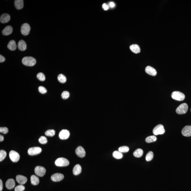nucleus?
<instances>
[{
  "label": "nucleus",
  "mask_w": 191,
  "mask_h": 191,
  "mask_svg": "<svg viewBox=\"0 0 191 191\" xmlns=\"http://www.w3.org/2000/svg\"><path fill=\"white\" fill-rule=\"evenodd\" d=\"M7 156V153L5 151L3 150L0 151V162H1Z\"/></svg>",
  "instance_id": "nucleus-31"
},
{
  "label": "nucleus",
  "mask_w": 191,
  "mask_h": 191,
  "mask_svg": "<svg viewBox=\"0 0 191 191\" xmlns=\"http://www.w3.org/2000/svg\"><path fill=\"white\" fill-rule=\"evenodd\" d=\"M69 92L67 91H64L62 92L61 95V97L63 99H67L69 97Z\"/></svg>",
  "instance_id": "nucleus-36"
},
{
  "label": "nucleus",
  "mask_w": 191,
  "mask_h": 191,
  "mask_svg": "<svg viewBox=\"0 0 191 191\" xmlns=\"http://www.w3.org/2000/svg\"><path fill=\"white\" fill-rule=\"evenodd\" d=\"M145 71L146 73L151 76H155L157 74L156 70L154 68L150 66H147L145 68Z\"/></svg>",
  "instance_id": "nucleus-14"
},
{
  "label": "nucleus",
  "mask_w": 191,
  "mask_h": 191,
  "mask_svg": "<svg viewBox=\"0 0 191 191\" xmlns=\"http://www.w3.org/2000/svg\"><path fill=\"white\" fill-rule=\"evenodd\" d=\"M37 76L38 79L41 81H44L45 80V76L42 73H39L38 74Z\"/></svg>",
  "instance_id": "nucleus-33"
},
{
  "label": "nucleus",
  "mask_w": 191,
  "mask_h": 191,
  "mask_svg": "<svg viewBox=\"0 0 191 191\" xmlns=\"http://www.w3.org/2000/svg\"><path fill=\"white\" fill-rule=\"evenodd\" d=\"M30 30V26L28 23H24L21 27V33L24 36L28 35L29 33Z\"/></svg>",
  "instance_id": "nucleus-9"
},
{
  "label": "nucleus",
  "mask_w": 191,
  "mask_h": 191,
  "mask_svg": "<svg viewBox=\"0 0 191 191\" xmlns=\"http://www.w3.org/2000/svg\"><path fill=\"white\" fill-rule=\"evenodd\" d=\"M9 157L12 162H18L20 158V156L18 152L14 151H11L9 153Z\"/></svg>",
  "instance_id": "nucleus-8"
},
{
  "label": "nucleus",
  "mask_w": 191,
  "mask_h": 191,
  "mask_svg": "<svg viewBox=\"0 0 191 191\" xmlns=\"http://www.w3.org/2000/svg\"><path fill=\"white\" fill-rule=\"evenodd\" d=\"M3 188V184L2 181L0 180V191H2Z\"/></svg>",
  "instance_id": "nucleus-41"
},
{
  "label": "nucleus",
  "mask_w": 191,
  "mask_h": 191,
  "mask_svg": "<svg viewBox=\"0 0 191 191\" xmlns=\"http://www.w3.org/2000/svg\"><path fill=\"white\" fill-rule=\"evenodd\" d=\"M76 153L77 156L80 158H84L86 154V152L84 149L81 146H79L76 148Z\"/></svg>",
  "instance_id": "nucleus-13"
},
{
  "label": "nucleus",
  "mask_w": 191,
  "mask_h": 191,
  "mask_svg": "<svg viewBox=\"0 0 191 191\" xmlns=\"http://www.w3.org/2000/svg\"><path fill=\"white\" fill-rule=\"evenodd\" d=\"M25 187L23 185L20 184L16 186L15 189V191H23L25 190Z\"/></svg>",
  "instance_id": "nucleus-35"
},
{
  "label": "nucleus",
  "mask_w": 191,
  "mask_h": 191,
  "mask_svg": "<svg viewBox=\"0 0 191 191\" xmlns=\"http://www.w3.org/2000/svg\"><path fill=\"white\" fill-rule=\"evenodd\" d=\"M143 151L141 149H138L134 151L133 153L134 155L136 158H140L143 154Z\"/></svg>",
  "instance_id": "nucleus-25"
},
{
  "label": "nucleus",
  "mask_w": 191,
  "mask_h": 191,
  "mask_svg": "<svg viewBox=\"0 0 191 191\" xmlns=\"http://www.w3.org/2000/svg\"><path fill=\"white\" fill-rule=\"evenodd\" d=\"M16 180L20 184L23 185L26 183L27 181V179L26 177L22 175H18L16 176Z\"/></svg>",
  "instance_id": "nucleus-15"
},
{
  "label": "nucleus",
  "mask_w": 191,
  "mask_h": 191,
  "mask_svg": "<svg viewBox=\"0 0 191 191\" xmlns=\"http://www.w3.org/2000/svg\"><path fill=\"white\" fill-rule=\"evenodd\" d=\"M5 58L4 56L1 55H0V63L4 62L5 61Z\"/></svg>",
  "instance_id": "nucleus-40"
},
{
  "label": "nucleus",
  "mask_w": 191,
  "mask_h": 191,
  "mask_svg": "<svg viewBox=\"0 0 191 191\" xmlns=\"http://www.w3.org/2000/svg\"><path fill=\"white\" fill-rule=\"evenodd\" d=\"M10 19V15L7 14H4L1 15L0 18V21L2 23H4L9 21Z\"/></svg>",
  "instance_id": "nucleus-17"
},
{
  "label": "nucleus",
  "mask_w": 191,
  "mask_h": 191,
  "mask_svg": "<svg viewBox=\"0 0 191 191\" xmlns=\"http://www.w3.org/2000/svg\"><path fill=\"white\" fill-rule=\"evenodd\" d=\"M13 29L11 26H8L5 27L2 31V34L4 36H8L12 33Z\"/></svg>",
  "instance_id": "nucleus-18"
},
{
  "label": "nucleus",
  "mask_w": 191,
  "mask_h": 191,
  "mask_svg": "<svg viewBox=\"0 0 191 191\" xmlns=\"http://www.w3.org/2000/svg\"><path fill=\"white\" fill-rule=\"evenodd\" d=\"M55 131L54 130H48L45 132L46 136L52 137L55 135Z\"/></svg>",
  "instance_id": "nucleus-30"
},
{
  "label": "nucleus",
  "mask_w": 191,
  "mask_h": 191,
  "mask_svg": "<svg viewBox=\"0 0 191 191\" xmlns=\"http://www.w3.org/2000/svg\"><path fill=\"white\" fill-rule=\"evenodd\" d=\"M81 172V167L80 165L77 164L74 166L73 170V172L74 175H78Z\"/></svg>",
  "instance_id": "nucleus-22"
},
{
  "label": "nucleus",
  "mask_w": 191,
  "mask_h": 191,
  "mask_svg": "<svg viewBox=\"0 0 191 191\" xmlns=\"http://www.w3.org/2000/svg\"><path fill=\"white\" fill-rule=\"evenodd\" d=\"M153 156H154V154H153V152H151V151L149 152L146 155V157H145V159H146V161L149 162V161L152 160L153 159Z\"/></svg>",
  "instance_id": "nucleus-29"
},
{
  "label": "nucleus",
  "mask_w": 191,
  "mask_h": 191,
  "mask_svg": "<svg viewBox=\"0 0 191 191\" xmlns=\"http://www.w3.org/2000/svg\"><path fill=\"white\" fill-rule=\"evenodd\" d=\"M109 5L110 7L113 8H114L115 6V4L114 2L111 1L109 3Z\"/></svg>",
  "instance_id": "nucleus-42"
},
{
  "label": "nucleus",
  "mask_w": 191,
  "mask_h": 191,
  "mask_svg": "<svg viewBox=\"0 0 191 191\" xmlns=\"http://www.w3.org/2000/svg\"><path fill=\"white\" fill-rule=\"evenodd\" d=\"M130 48L131 50L135 54L140 53L141 51V49L140 47L137 44H133L131 45Z\"/></svg>",
  "instance_id": "nucleus-20"
},
{
  "label": "nucleus",
  "mask_w": 191,
  "mask_h": 191,
  "mask_svg": "<svg viewBox=\"0 0 191 191\" xmlns=\"http://www.w3.org/2000/svg\"><path fill=\"white\" fill-rule=\"evenodd\" d=\"M55 163L57 166L64 167L68 165L69 162L67 159L64 158H58L56 160Z\"/></svg>",
  "instance_id": "nucleus-2"
},
{
  "label": "nucleus",
  "mask_w": 191,
  "mask_h": 191,
  "mask_svg": "<svg viewBox=\"0 0 191 191\" xmlns=\"http://www.w3.org/2000/svg\"><path fill=\"white\" fill-rule=\"evenodd\" d=\"M39 142L41 144H45L47 143L48 140L46 137L42 136L39 138Z\"/></svg>",
  "instance_id": "nucleus-34"
},
{
  "label": "nucleus",
  "mask_w": 191,
  "mask_h": 191,
  "mask_svg": "<svg viewBox=\"0 0 191 191\" xmlns=\"http://www.w3.org/2000/svg\"><path fill=\"white\" fill-rule=\"evenodd\" d=\"M4 140V137L2 135H0V142H2Z\"/></svg>",
  "instance_id": "nucleus-43"
},
{
  "label": "nucleus",
  "mask_w": 191,
  "mask_h": 191,
  "mask_svg": "<svg viewBox=\"0 0 191 191\" xmlns=\"http://www.w3.org/2000/svg\"><path fill=\"white\" fill-rule=\"evenodd\" d=\"M24 2L23 0H16L15 1V5L18 10L22 9L23 7Z\"/></svg>",
  "instance_id": "nucleus-21"
},
{
  "label": "nucleus",
  "mask_w": 191,
  "mask_h": 191,
  "mask_svg": "<svg viewBox=\"0 0 191 191\" xmlns=\"http://www.w3.org/2000/svg\"><path fill=\"white\" fill-rule=\"evenodd\" d=\"M113 156L116 159H121L123 157V154L119 151H115L113 153Z\"/></svg>",
  "instance_id": "nucleus-26"
},
{
  "label": "nucleus",
  "mask_w": 191,
  "mask_h": 191,
  "mask_svg": "<svg viewBox=\"0 0 191 191\" xmlns=\"http://www.w3.org/2000/svg\"></svg>",
  "instance_id": "nucleus-44"
},
{
  "label": "nucleus",
  "mask_w": 191,
  "mask_h": 191,
  "mask_svg": "<svg viewBox=\"0 0 191 191\" xmlns=\"http://www.w3.org/2000/svg\"><path fill=\"white\" fill-rule=\"evenodd\" d=\"M7 47L8 48L11 50H15L17 48V45H16L15 41L14 40L10 41L8 44Z\"/></svg>",
  "instance_id": "nucleus-23"
},
{
  "label": "nucleus",
  "mask_w": 191,
  "mask_h": 191,
  "mask_svg": "<svg viewBox=\"0 0 191 191\" xmlns=\"http://www.w3.org/2000/svg\"><path fill=\"white\" fill-rule=\"evenodd\" d=\"M171 97L173 99L178 101H183L185 98V96L183 93L178 91L173 92L171 94Z\"/></svg>",
  "instance_id": "nucleus-4"
},
{
  "label": "nucleus",
  "mask_w": 191,
  "mask_h": 191,
  "mask_svg": "<svg viewBox=\"0 0 191 191\" xmlns=\"http://www.w3.org/2000/svg\"><path fill=\"white\" fill-rule=\"evenodd\" d=\"M70 136V132L67 130H62L59 132V137L61 140L68 139Z\"/></svg>",
  "instance_id": "nucleus-10"
},
{
  "label": "nucleus",
  "mask_w": 191,
  "mask_h": 191,
  "mask_svg": "<svg viewBox=\"0 0 191 191\" xmlns=\"http://www.w3.org/2000/svg\"><path fill=\"white\" fill-rule=\"evenodd\" d=\"M18 48L20 50L24 51L27 48V45L26 42L23 40H20L18 43Z\"/></svg>",
  "instance_id": "nucleus-19"
},
{
  "label": "nucleus",
  "mask_w": 191,
  "mask_h": 191,
  "mask_svg": "<svg viewBox=\"0 0 191 191\" xmlns=\"http://www.w3.org/2000/svg\"><path fill=\"white\" fill-rule=\"evenodd\" d=\"M156 139L157 138L155 136H151L146 138L145 141L147 143H151L155 141Z\"/></svg>",
  "instance_id": "nucleus-27"
},
{
  "label": "nucleus",
  "mask_w": 191,
  "mask_h": 191,
  "mask_svg": "<svg viewBox=\"0 0 191 191\" xmlns=\"http://www.w3.org/2000/svg\"><path fill=\"white\" fill-rule=\"evenodd\" d=\"M129 147L127 146H124L120 147L118 149V151L120 152L121 153H126L128 152L129 151Z\"/></svg>",
  "instance_id": "nucleus-32"
},
{
  "label": "nucleus",
  "mask_w": 191,
  "mask_h": 191,
  "mask_svg": "<svg viewBox=\"0 0 191 191\" xmlns=\"http://www.w3.org/2000/svg\"><path fill=\"white\" fill-rule=\"evenodd\" d=\"M57 78L59 82L61 83H65L67 81L66 77L62 74H59Z\"/></svg>",
  "instance_id": "nucleus-28"
},
{
  "label": "nucleus",
  "mask_w": 191,
  "mask_h": 191,
  "mask_svg": "<svg viewBox=\"0 0 191 191\" xmlns=\"http://www.w3.org/2000/svg\"><path fill=\"white\" fill-rule=\"evenodd\" d=\"M15 185V183L14 180L13 179H8L6 181L5 186L8 189H11L14 188Z\"/></svg>",
  "instance_id": "nucleus-16"
},
{
  "label": "nucleus",
  "mask_w": 191,
  "mask_h": 191,
  "mask_svg": "<svg viewBox=\"0 0 191 191\" xmlns=\"http://www.w3.org/2000/svg\"><path fill=\"white\" fill-rule=\"evenodd\" d=\"M22 63L23 65L27 66H33L36 63V61L32 57H25L23 58Z\"/></svg>",
  "instance_id": "nucleus-1"
},
{
  "label": "nucleus",
  "mask_w": 191,
  "mask_h": 191,
  "mask_svg": "<svg viewBox=\"0 0 191 191\" xmlns=\"http://www.w3.org/2000/svg\"><path fill=\"white\" fill-rule=\"evenodd\" d=\"M8 131V129L7 127H1L0 128V132L1 133L3 134H7Z\"/></svg>",
  "instance_id": "nucleus-38"
},
{
  "label": "nucleus",
  "mask_w": 191,
  "mask_h": 191,
  "mask_svg": "<svg viewBox=\"0 0 191 191\" xmlns=\"http://www.w3.org/2000/svg\"><path fill=\"white\" fill-rule=\"evenodd\" d=\"M38 90H39V92L42 94H45L47 93V89L44 87L42 86H40L38 88Z\"/></svg>",
  "instance_id": "nucleus-37"
},
{
  "label": "nucleus",
  "mask_w": 191,
  "mask_h": 191,
  "mask_svg": "<svg viewBox=\"0 0 191 191\" xmlns=\"http://www.w3.org/2000/svg\"><path fill=\"white\" fill-rule=\"evenodd\" d=\"M35 174L39 177H43L46 173V170L44 167L41 166H37L34 169Z\"/></svg>",
  "instance_id": "nucleus-6"
},
{
  "label": "nucleus",
  "mask_w": 191,
  "mask_h": 191,
  "mask_svg": "<svg viewBox=\"0 0 191 191\" xmlns=\"http://www.w3.org/2000/svg\"><path fill=\"white\" fill-rule=\"evenodd\" d=\"M182 135L185 137L191 136V126L188 125L185 126L181 131Z\"/></svg>",
  "instance_id": "nucleus-12"
},
{
  "label": "nucleus",
  "mask_w": 191,
  "mask_h": 191,
  "mask_svg": "<svg viewBox=\"0 0 191 191\" xmlns=\"http://www.w3.org/2000/svg\"><path fill=\"white\" fill-rule=\"evenodd\" d=\"M188 108V107L187 103H182L177 108L176 112L178 114L180 115L185 114L187 112Z\"/></svg>",
  "instance_id": "nucleus-3"
},
{
  "label": "nucleus",
  "mask_w": 191,
  "mask_h": 191,
  "mask_svg": "<svg viewBox=\"0 0 191 191\" xmlns=\"http://www.w3.org/2000/svg\"><path fill=\"white\" fill-rule=\"evenodd\" d=\"M42 151L39 147H33L29 148L28 150V153L30 155H34L40 154Z\"/></svg>",
  "instance_id": "nucleus-7"
},
{
  "label": "nucleus",
  "mask_w": 191,
  "mask_h": 191,
  "mask_svg": "<svg viewBox=\"0 0 191 191\" xmlns=\"http://www.w3.org/2000/svg\"><path fill=\"white\" fill-rule=\"evenodd\" d=\"M102 8L105 10H107L109 8L108 5H107V4L104 3L102 5Z\"/></svg>",
  "instance_id": "nucleus-39"
},
{
  "label": "nucleus",
  "mask_w": 191,
  "mask_h": 191,
  "mask_svg": "<svg viewBox=\"0 0 191 191\" xmlns=\"http://www.w3.org/2000/svg\"><path fill=\"white\" fill-rule=\"evenodd\" d=\"M64 176L62 174L60 173H56L52 175L51 180L52 181L55 182L59 181L64 178Z\"/></svg>",
  "instance_id": "nucleus-11"
},
{
  "label": "nucleus",
  "mask_w": 191,
  "mask_h": 191,
  "mask_svg": "<svg viewBox=\"0 0 191 191\" xmlns=\"http://www.w3.org/2000/svg\"><path fill=\"white\" fill-rule=\"evenodd\" d=\"M30 181L33 185H37L39 183V180L38 177L35 175H33L30 177Z\"/></svg>",
  "instance_id": "nucleus-24"
},
{
  "label": "nucleus",
  "mask_w": 191,
  "mask_h": 191,
  "mask_svg": "<svg viewBox=\"0 0 191 191\" xmlns=\"http://www.w3.org/2000/svg\"><path fill=\"white\" fill-rule=\"evenodd\" d=\"M153 132L155 135L163 134L165 132V130L163 125L159 124L156 126L153 129Z\"/></svg>",
  "instance_id": "nucleus-5"
}]
</instances>
